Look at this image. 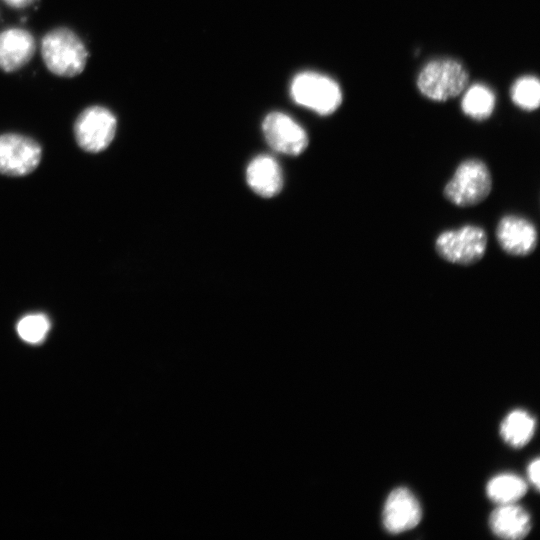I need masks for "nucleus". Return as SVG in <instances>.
<instances>
[{
  "instance_id": "nucleus-11",
  "label": "nucleus",
  "mask_w": 540,
  "mask_h": 540,
  "mask_svg": "<svg viewBox=\"0 0 540 540\" xmlns=\"http://www.w3.org/2000/svg\"><path fill=\"white\" fill-rule=\"evenodd\" d=\"M36 43L33 35L23 28H8L0 32V69L14 72L33 57Z\"/></svg>"
},
{
  "instance_id": "nucleus-9",
  "label": "nucleus",
  "mask_w": 540,
  "mask_h": 540,
  "mask_svg": "<svg viewBox=\"0 0 540 540\" xmlns=\"http://www.w3.org/2000/svg\"><path fill=\"white\" fill-rule=\"evenodd\" d=\"M421 516V506L414 494L405 487H398L385 501L382 521L388 532L398 534L414 528Z\"/></svg>"
},
{
  "instance_id": "nucleus-20",
  "label": "nucleus",
  "mask_w": 540,
  "mask_h": 540,
  "mask_svg": "<svg viewBox=\"0 0 540 540\" xmlns=\"http://www.w3.org/2000/svg\"><path fill=\"white\" fill-rule=\"evenodd\" d=\"M13 8H25L34 4L37 0H2Z\"/></svg>"
},
{
  "instance_id": "nucleus-19",
  "label": "nucleus",
  "mask_w": 540,
  "mask_h": 540,
  "mask_svg": "<svg viewBox=\"0 0 540 540\" xmlns=\"http://www.w3.org/2000/svg\"><path fill=\"white\" fill-rule=\"evenodd\" d=\"M539 468H540V460L539 458H535L533 461H531L527 467V474L530 482L532 485L536 488V490H539Z\"/></svg>"
},
{
  "instance_id": "nucleus-18",
  "label": "nucleus",
  "mask_w": 540,
  "mask_h": 540,
  "mask_svg": "<svg viewBox=\"0 0 540 540\" xmlns=\"http://www.w3.org/2000/svg\"><path fill=\"white\" fill-rule=\"evenodd\" d=\"M50 329V321L44 314H29L17 324V332L24 341L36 344L43 341Z\"/></svg>"
},
{
  "instance_id": "nucleus-6",
  "label": "nucleus",
  "mask_w": 540,
  "mask_h": 540,
  "mask_svg": "<svg viewBox=\"0 0 540 540\" xmlns=\"http://www.w3.org/2000/svg\"><path fill=\"white\" fill-rule=\"evenodd\" d=\"M117 129L115 115L106 107L89 106L77 117L74 134L78 145L85 151L97 153L113 141Z\"/></svg>"
},
{
  "instance_id": "nucleus-1",
  "label": "nucleus",
  "mask_w": 540,
  "mask_h": 540,
  "mask_svg": "<svg viewBox=\"0 0 540 540\" xmlns=\"http://www.w3.org/2000/svg\"><path fill=\"white\" fill-rule=\"evenodd\" d=\"M41 55L51 73L61 77H74L84 70L88 50L74 31L59 27L43 36Z\"/></svg>"
},
{
  "instance_id": "nucleus-5",
  "label": "nucleus",
  "mask_w": 540,
  "mask_h": 540,
  "mask_svg": "<svg viewBox=\"0 0 540 540\" xmlns=\"http://www.w3.org/2000/svg\"><path fill=\"white\" fill-rule=\"evenodd\" d=\"M487 244L485 230L467 224L440 233L435 241V249L442 259L466 266L478 262L484 256Z\"/></svg>"
},
{
  "instance_id": "nucleus-7",
  "label": "nucleus",
  "mask_w": 540,
  "mask_h": 540,
  "mask_svg": "<svg viewBox=\"0 0 540 540\" xmlns=\"http://www.w3.org/2000/svg\"><path fill=\"white\" fill-rule=\"evenodd\" d=\"M41 156V146L34 139L16 133L0 135L1 174L27 175L38 166Z\"/></svg>"
},
{
  "instance_id": "nucleus-10",
  "label": "nucleus",
  "mask_w": 540,
  "mask_h": 540,
  "mask_svg": "<svg viewBox=\"0 0 540 540\" xmlns=\"http://www.w3.org/2000/svg\"><path fill=\"white\" fill-rule=\"evenodd\" d=\"M496 238L506 253L523 257L535 250L538 233L528 219L518 215H506L497 225Z\"/></svg>"
},
{
  "instance_id": "nucleus-16",
  "label": "nucleus",
  "mask_w": 540,
  "mask_h": 540,
  "mask_svg": "<svg viewBox=\"0 0 540 540\" xmlns=\"http://www.w3.org/2000/svg\"><path fill=\"white\" fill-rule=\"evenodd\" d=\"M461 107L467 116L482 121L492 114L495 96L485 85L475 84L465 92Z\"/></svg>"
},
{
  "instance_id": "nucleus-2",
  "label": "nucleus",
  "mask_w": 540,
  "mask_h": 540,
  "mask_svg": "<svg viewBox=\"0 0 540 540\" xmlns=\"http://www.w3.org/2000/svg\"><path fill=\"white\" fill-rule=\"evenodd\" d=\"M492 190L487 165L479 159H467L456 168L444 187V196L459 207H470L484 201Z\"/></svg>"
},
{
  "instance_id": "nucleus-15",
  "label": "nucleus",
  "mask_w": 540,
  "mask_h": 540,
  "mask_svg": "<svg viewBox=\"0 0 540 540\" xmlns=\"http://www.w3.org/2000/svg\"><path fill=\"white\" fill-rule=\"evenodd\" d=\"M526 491V482L512 473L496 475L486 486L487 496L498 505L515 503L525 495Z\"/></svg>"
},
{
  "instance_id": "nucleus-14",
  "label": "nucleus",
  "mask_w": 540,
  "mask_h": 540,
  "mask_svg": "<svg viewBox=\"0 0 540 540\" xmlns=\"http://www.w3.org/2000/svg\"><path fill=\"white\" fill-rule=\"evenodd\" d=\"M535 430V419L524 410H514L507 414L500 426V434L506 443L519 448L526 445Z\"/></svg>"
},
{
  "instance_id": "nucleus-3",
  "label": "nucleus",
  "mask_w": 540,
  "mask_h": 540,
  "mask_svg": "<svg viewBox=\"0 0 540 540\" xmlns=\"http://www.w3.org/2000/svg\"><path fill=\"white\" fill-rule=\"evenodd\" d=\"M468 83V72L457 60L442 58L427 63L417 77L422 95L434 101H446L459 95Z\"/></svg>"
},
{
  "instance_id": "nucleus-17",
  "label": "nucleus",
  "mask_w": 540,
  "mask_h": 540,
  "mask_svg": "<svg viewBox=\"0 0 540 540\" xmlns=\"http://www.w3.org/2000/svg\"><path fill=\"white\" fill-rule=\"evenodd\" d=\"M511 98L520 108L532 111L540 103V83L536 77L523 76L511 88Z\"/></svg>"
},
{
  "instance_id": "nucleus-13",
  "label": "nucleus",
  "mask_w": 540,
  "mask_h": 540,
  "mask_svg": "<svg viewBox=\"0 0 540 540\" xmlns=\"http://www.w3.org/2000/svg\"><path fill=\"white\" fill-rule=\"evenodd\" d=\"M492 532L503 539H522L531 529L529 514L515 503L499 505L490 515Z\"/></svg>"
},
{
  "instance_id": "nucleus-4",
  "label": "nucleus",
  "mask_w": 540,
  "mask_h": 540,
  "mask_svg": "<svg viewBox=\"0 0 540 540\" xmlns=\"http://www.w3.org/2000/svg\"><path fill=\"white\" fill-rule=\"evenodd\" d=\"M293 100L320 115L335 112L342 102V92L332 78L313 71L297 74L290 86Z\"/></svg>"
},
{
  "instance_id": "nucleus-8",
  "label": "nucleus",
  "mask_w": 540,
  "mask_h": 540,
  "mask_svg": "<svg viewBox=\"0 0 540 540\" xmlns=\"http://www.w3.org/2000/svg\"><path fill=\"white\" fill-rule=\"evenodd\" d=\"M267 143L277 152L299 155L308 145L306 131L290 116L281 112L268 114L262 124Z\"/></svg>"
},
{
  "instance_id": "nucleus-12",
  "label": "nucleus",
  "mask_w": 540,
  "mask_h": 540,
  "mask_svg": "<svg viewBox=\"0 0 540 540\" xmlns=\"http://www.w3.org/2000/svg\"><path fill=\"white\" fill-rule=\"evenodd\" d=\"M246 180L249 187L262 197L277 195L283 186L281 168L277 161L268 155H260L249 163Z\"/></svg>"
}]
</instances>
